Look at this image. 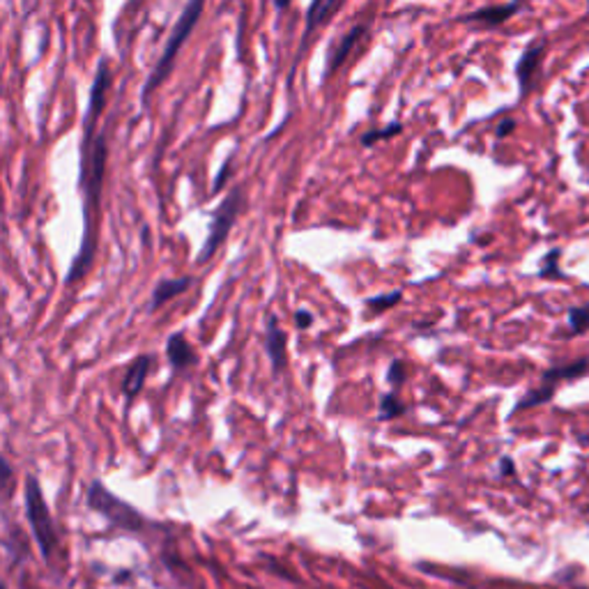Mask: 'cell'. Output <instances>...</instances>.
<instances>
[{
    "mask_svg": "<svg viewBox=\"0 0 589 589\" xmlns=\"http://www.w3.org/2000/svg\"><path fill=\"white\" fill-rule=\"evenodd\" d=\"M288 5H290V0H274V7H277L279 12H286Z\"/></svg>",
    "mask_w": 589,
    "mask_h": 589,
    "instance_id": "obj_27",
    "label": "cell"
},
{
    "mask_svg": "<svg viewBox=\"0 0 589 589\" xmlns=\"http://www.w3.org/2000/svg\"><path fill=\"white\" fill-rule=\"evenodd\" d=\"M523 7V0H513V3H507V5H488L482 7V10H474L470 15L458 16L461 24H479L488 25V28H497V25L507 24L513 15H518Z\"/></svg>",
    "mask_w": 589,
    "mask_h": 589,
    "instance_id": "obj_7",
    "label": "cell"
},
{
    "mask_svg": "<svg viewBox=\"0 0 589 589\" xmlns=\"http://www.w3.org/2000/svg\"><path fill=\"white\" fill-rule=\"evenodd\" d=\"M166 357H168L173 369L178 371H185L196 364V352L194 348H191V343L187 341L185 334L168 336V341H166Z\"/></svg>",
    "mask_w": 589,
    "mask_h": 589,
    "instance_id": "obj_12",
    "label": "cell"
},
{
    "mask_svg": "<svg viewBox=\"0 0 589 589\" xmlns=\"http://www.w3.org/2000/svg\"><path fill=\"white\" fill-rule=\"evenodd\" d=\"M107 159H108V146L107 134H97L95 143L90 147H81V178H78V187L83 194V235L78 254L74 256L69 272L65 277L67 286L81 281L88 269L93 268L95 260V247H97V212H99V198H102L104 187V173H107Z\"/></svg>",
    "mask_w": 589,
    "mask_h": 589,
    "instance_id": "obj_1",
    "label": "cell"
},
{
    "mask_svg": "<svg viewBox=\"0 0 589 589\" xmlns=\"http://www.w3.org/2000/svg\"><path fill=\"white\" fill-rule=\"evenodd\" d=\"M578 442L583 444V447H589V435L587 433H580L578 435Z\"/></svg>",
    "mask_w": 589,
    "mask_h": 589,
    "instance_id": "obj_28",
    "label": "cell"
},
{
    "mask_svg": "<svg viewBox=\"0 0 589 589\" xmlns=\"http://www.w3.org/2000/svg\"><path fill=\"white\" fill-rule=\"evenodd\" d=\"M516 117H504V120H500V125H497V129H495V137L497 138H507V137H512L513 134V129H516Z\"/></svg>",
    "mask_w": 589,
    "mask_h": 589,
    "instance_id": "obj_22",
    "label": "cell"
},
{
    "mask_svg": "<svg viewBox=\"0 0 589 589\" xmlns=\"http://www.w3.org/2000/svg\"><path fill=\"white\" fill-rule=\"evenodd\" d=\"M543 51H545V42H532L523 56L518 58L516 63V81L518 88H521V95H530L532 86H534V76L539 74L541 60H543Z\"/></svg>",
    "mask_w": 589,
    "mask_h": 589,
    "instance_id": "obj_6",
    "label": "cell"
},
{
    "mask_svg": "<svg viewBox=\"0 0 589 589\" xmlns=\"http://www.w3.org/2000/svg\"><path fill=\"white\" fill-rule=\"evenodd\" d=\"M295 325H298L300 330H307V327H311L313 313L307 311V309H298V311H295Z\"/></svg>",
    "mask_w": 589,
    "mask_h": 589,
    "instance_id": "obj_23",
    "label": "cell"
},
{
    "mask_svg": "<svg viewBox=\"0 0 589 589\" xmlns=\"http://www.w3.org/2000/svg\"><path fill=\"white\" fill-rule=\"evenodd\" d=\"M228 173H230V159H226V164L221 166L219 176L215 178V185H212V191H215V194L226 185V180H228Z\"/></svg>",
    "mask_w": 589,
    "mask_h": 589,
    "instance_id": "obj_24",
    "label": "cell"
},
{
    "mask_svg": "<svg viewBox=\"0 0 589 589\" xmlns=\"http://www.w3.org/2000/svg\"><path fill=\"white\" fill-rule=\"evenodd\" d=\"M88 507L90 512L99 513L104 521L111 523V527L122 532H143L146 530V518L138 509H134L129 502L120 500L116 493L108 491L104 482L95 479L88 488Z\"/></svg>",
    "mask_w": 589,
    "mask_h": 589,
    "instance_id": "obj_4",
    "label": "cell"
},
{
    "mask_svg": "<svg viewBox=\"0 0 589 589\" xmlns=\"http://www.w3.org/2000/svg\"><path fill=\"white\" fill-rule=\"evenodd\" d=\"M194 283V279L191 277H178V279H164V281H159L155 286V290H152V300H150V311H157V309L164 307L166 302H171V300H176L178 295H182V292L187 290V288Z\"/></svg>",
    "mask_w": 589,
    "mask_h": 589,
    "instance_id": "obj_13",
    "label": "cell"
},
{
    "mask_svg": "<svg viewBox=\"0 0 589 589\" xmlns=\"http://www.w3.org/2000/svg\"><path fill=\"white\" fill-rule=\"evenodd\" d=\"M336 3H339V0H313L311 5H309L307 28H304V37H302V45H300V51H298V60H295V65H292L290 83H292V76H295V69H298L300 58H302L304 51H307V45H309V39H311L313 30H318L327 19H330L331 12L336 10Z\"/></svg>",
    "mask_w": 589,
    "mask_h": 589,
    "instance_id": "obj_9",
    "label": "cell"
},
{
    "mask_svg": "<svg viewBox=\"0 0 589 589\" xmlns=\"http://www.w3.org/2000/svg\"><path fill=\"white\" fill-rule=\"evenodd\" d=\"M387 382L391 385V391H399L405 382V364L401 360H394L387 371Z\"/></svg>",
    "mask_w": 589,
    "mask_h": 589,
    "instance_id": "obj_21",
    "label": "cell"
},
{
    "mask_svg": "<svg viewBox=\"0 0 589 589\" xmlns=\"http://www.w3.org/2000/svg\"><path fill=\"white\" fill-rule=\"evenodd\" d=\"M150 366H152L150 355H138L137 360L132 361V366L127 369V375H125V381H122V394L127 396L129 401L137 399V396L141 394Z\"/></svg>",
    "mask_w": 589,
    "mask_h": 589,
    "instance_id": "obj_11",
    "label": "cell"
},
{
    "mask_svg": "<svg viewBox=\"0 0 589 589\" xmlns=\"http://www.w3.org/2000/svg\"><path fill=\"white\" fill-rule=\"evenodd\" d=\"M589 331V304L574 307L569 311V336H578Z\"/></svg>",
    "mask_w": 589,
    "mask_h": 589,
    "instance_id": "obj_19",
    "label": "cell"
},
{
    "mask_svg": "<svg viewBox=\"0 0 589 589\" xmlns=\"http://www.w3.org/2000/svg\"><path fill=\"white\" fill-rule=\"evenodd\" d=\"M589 373V357H580V360L571 361V364H560L553 366V369L543 371L541 375V382H553V385H560V382H571L578 381V378H584Z\"/></svg>",
    "mask_w": 589,
    "mask_h": 589,
    "instance_id": "obj_14",
    "label": "cell"
},
{
    "mask_svg": "<svg viewBox=\"0 0 589 589\" xmlns=\"http://www.w3.org/2000/svg\"><path fill=\"white\" fill-rule=\"evenodd\" d=\"M265 348H268V355L272 360V371L274 373H281L286 369L288 352H286V331L279 325L277 316L268 318V331H265Z\"/></svg>",
    "mask_w": 589,
    "mask_h": 589,
    "instance_id": "obj_10",
    "label": "cell"
},
{
    "mask_svg": "<svg viewBox=\"0 0 589 589\" xmlns=\"http://www.w3.org/2000/svg\"><path fill=\"white\" fill-rule=\"evenodd\" d=\"M10 477H12V465L3 458V486L5 488H7V482H10Z\"/></svg>",
    "mask_w": 589,
    "mask_h": 589,
    "instance_id": "obj_26",
    "label": "cell"
},
{
    "mask_svg": "<svg viewBox=\"0 0 589 589\" xmlns=\"http://www.w3.org/2000/svg\"><path fill=\"white\" fill-rule=\"evenodd\" d=\"M401 298H403V292L401 290L385 292V295H375V298L366 300V307H369L371 311H385V309H391L394 304H399Z\"/></svg>",
    "mask_w": 589,
    "mask_h": 589,
    "instance_id": "obj_20",
    "label": "cell"
},
{
    "mask_svg": "<svg viewBox=\"0 0 589 589\" xmlns=\"http://www.w3.org/2000/svg\"><path fill=\"white\" fill-rule=\"evenodd\" d=\"M242 196H244L242 189H239V187H235V189L230 191L224 200H221L219 208L212 212V219H209V228H208V238H205L203 249H200L198 259H196V263L198 265L209 263V260L215 259L217 251L221 249V244L226 242L230 228H233L235 221H238L239 209H242Z\"/></svg>",
    "mask_w": 589,
    "mask_h": 589,
    "instance_id": "obj_5",
    "label": "cell"
},
{
    "mask_svg": "<svg viewBox=\"0 0 589 589\" xmlns=\"http://www.w3.org/2000/svg\"><path fill=\"white\" fill-rule=\"evenodd\" d=\"M399 134H403V125H401L399 120H394V122H390L387 127L371 129V132H366L364 137H361V146L373 147L378 141H390V138L399 137Z\"/></svg>",
    "mask_w": 589,
    "mask_h": 589,
    "instance_id": "obj_16",
    "label": "cell"
},
{
    "mask_svg": "<svg viewBox=\"0 0 589 589\" xmlns=\"http://www.w3.org/2000/svg\"><path fill=\"white\" fill-rule=\"evenodd\" d=\"M366 35V25L360 24L355 25L352 30H348L346 35H343L339 42H336L334 46L330 49V56H327V65H325V78L334 76L336 69L341 67L343 63L348 60V56L352 54V49H355L357 45H360V39Z\"/></svg>",
    "mask_w": 589,
    "mask_h": 589,
    "instance_id": "obj_8",
    "label": "cell"
},
{
    "mask_svg": "<svg viewBox=\"0 0 589 589\" xmlns=\"http://www.w3.org/2000/svg\"><path fill=\"white\" fill-rule=\"evenodd\" d=\"M560 256H562V249H551V251L543 256V260H541V269H539L541 279H564V274H562L560 269Z\"/></svg>",
    "mask_w": 589,
    "mask_h": 589,
    "instance_id": "obj_17",
    "label": "cell"
},
{
    "mask_svg": "<svg viewBox=\"0 0 589 589\" xmlns=\"http://www.w3.org/2000/svg\"><path fill=\"white\" fill-rule=\"evenodd\" d=\"M513 472H516V465H513L512 458L502 456L500 458V474H502V477H513Z\"/></svg>",
    "mask_w": 589,
    "mask_h": 589,
    "instance_id": "obj_25",
    "label": "cell"
},
{
    "mask_svg": "<svg viewBox=\"0 0 589 589\" xmlns=\"http://www.w3.org/2000/svg\"><path fill=\"white\" fill-rule=\"evenodd\" d=\"M203 10H205V0H189V3H187L185 12H182L180 19H178L171 37L166 39L164 54H161L159 63H157V67L152 69L150 78H147V83L143 86V95H141L143 107L147 104L150 95L159 88L166 78H168V74H171V69H173V63H176L178 54H180L182 45H185L187 39H189V35L194 33L196 25H198L200 16H203Z\"/></svg>",
    "mask_w": 589,
    "mask_h": 589,
    "instance_id": "obj_2",
    "label": "cell"
},
{
    "mask_svg": "<svg viewBox=\"0 0 589 589\" xmlns=\"http://www.w3.org/2000/svg\"><path fill=\"white\" fill-rule=\"evenodd\" d=\"M405 410L408 408H405V403H401L399 396H396V391H390V394L382 396L381 410H378V419H381V421H385V419H396V417H401Z\"/></svg>",
    "mask_w": 589,
    "mask_h": 589,
    "instance_id": "obj_18",
    "label": "cell"
},
{
    "mask_svg": "<svg viewBox=\"0 0 589 589\" xmlns=\"http://www.w3.org/2000/svg\"><path fill=\"white\" fill-rule=\"evenodd\" d=\"M24 502H25V518H28L30 530H33L35 541H37L39 553H42L45 560H51L56 545H58V534H56L54 518H51L49 504H46L45 500V493H42V486H39L35 474H28V477H25Z\"/></svg>",
    "mask_w": 589,
    "mask_h": 589,
    "instance_id": "obj_3",
    "label": "cell"
},
{
    "mask_svg": "<svg viewBox=\"0 0 589 589\" xmlns=\"http://www.w3.org/2000/svg\"><path fill=\"white\" fill-rule=\"evenodd\" d=\"M555 391H557V385H553V382H541V387H536V390H530L525 396H523L521 401H518L516 408H513V414L523 412V410L536 408V405L548 403V401H553Z\"/></svg>",
    "mask_w": 589,
    "mask_h": 589,
    "instance_id": "obj_15",
    "label": "cell"
}]
</instances>
